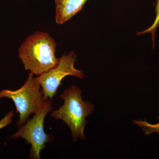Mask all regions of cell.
Segmentation results:
<instances>
[{
  "instance_id": "3957f363",
  "label": "cell",
  "mask_w": 159,
  "mask_h": 159,
  "mask_svg": "<svg viewBox=\"0 0 159 159\" xmlns=\"http://www.w3.org/2000/svg\"><path fill=\"white\" fill-rule=\"evenodd\" d=\"M34 74L29 73L24 85L16 90H3L0 92V99L7 98L14 102L16 112L19 113V120L16 125L19 127L25 124L31 114H35L45 100L41 86L34 80Z\"/></svg>"
},
{
  "instance_id": "7a4b0ae2",
  "label": "cell",
  "mask_w": 159,
  "mask_h": 159,
  "mask_svg": "<svg viewBox=\"0 0 159 159\" xmlns=\"http://www.w3.org/2000/svg\"><path fill=\"white\" fill-rule=\"evenodd\" d=\"M81 93V89L75 85L66 89L60 95L64 100L63 104L57 110L52 111L51 114L52 118L62 120L67 125L74 142L77 138L85 140L84 129L89 123L86 118L94 111L93 104L83 100Z\"/></svg>"
},
{
  "instance_id": "9c48e42d",
  "label": "cell",
  "mask_w": 159,
  "mask_h": 159,
  "mask_svg": "<svg viewBox=\"0 0 159 159\" xmlns=\"http://www.w3.org/2000/svg\"><path fill=\"white\" fill-rule=\"evenodd\" d=\"M14 114V111L12 110L8 112L6 116L0 120V130L11 124Z\"/></svg>"
},
{
  "instance_id": "277c9868",
  "label": "cell",
  "mask_w": 159,
  "mask_h": 159,
  "mask_svg": "<svg viewBox=\"0 0 159 159\" xmlns=\"http://www.w3.org/2000/svg\"><path fill=\"white\" fill-rule=\"evenodd\" d=\"M52 103L49 99H45L42 105L34 114L31 119L20 126L19 129L11 139L21 138L31 145L29 158L40 159V152L46 147V144L53 140V137L46 133L44 129L45 118L52 110Z\"/></svg>"
},
{
  "instance_id": "ba28073f",
  "label": "cell",
  "mask_w": 159,
  "mask_h": 159,
  "mask_svg": "<svg viewBox=\"0 0 159 159\" xmlns=\"http://www.w3.org/2000/svg\"><path fill=\"white\" fill-rule=\"evenodd\" d=\"M136 125L141 127L146 135H149L153 133H157L159 135V122L156 124L148 123L146 120H134Z\"/></svg>"
},
{
  "instance_id": "5b68a950",
  "label": "cell",
  "mask_w": 159,
  "mask_h": 159,
  "mask_svg": "<svg viewBox=\"0 0 159 159\" xmlns=\"http://www.w3.org/2000/svg\"><path fill=\"white\" fill-rule=\"evenodd\" d=\"M76 54L74 51L64 54L59 58L57 65L50 70L36 77L34 80L41 86L43 97L52 101L57 94V89L61 85V81L68 76H74L82 79L85 76L82 70L75 68Z\"/></svg>"
},
{
  "instance_id": "8992f818",
  "label": "cell",
  "mask_w": 159,
  "mask_h": 159,
  "mask_svg": "<svg viewBox=\"0 0 159 159\" xmlns=\"http://www.w3.org/2000/svg\"><path fill=\"white\" fill-rule=\"evenodd\" d=\"M89 0H55V22L62 25L82 10Z\"/></svg>"
},
{
  "instance_id": "52a82bcc",
  "label": "cell",
  "mask_w": 159,
  "mask_h": 159,
  "mask_svg": "<svg viewBox=\"0 0 159 159\" xmlns=\"http://www.w3.org/2000/svg\"><path fill=\"white\" fill-rule=\"evenodd\" d=\"M156 17L153 23L149 27L144 31L138 32L139 35L145 34H151L153 47H154L155 39L156 32L157 29L159 28V0H157L155 6Z\"/></svg>"
},
{
  "instance_id": "6da1fadb",
  "label": "cell",
  "mask_w": 159,
  "mask_h": 159,
  "mask_svg": "<svg viewBox=\"0 0 159 159\" xmlns=\"http://www.w3.org/2000/svg\"><path fill=\"white\" fill-rule=\"evenodd\" d=\"M56 46L47 32L37 31L27 37L18 52L25 70L39 76L54 68L59 60L55 56Z\"/></svg>"
}]
</instances>
